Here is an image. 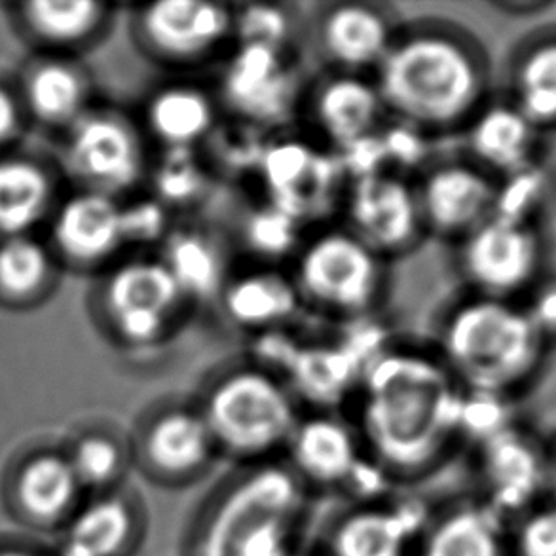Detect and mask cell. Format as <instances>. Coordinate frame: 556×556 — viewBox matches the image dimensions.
Masks as SVG:
<instances>
[{
	"label": "cell",
	"instance_id": "cell-7",
	"mask_svg": "<svg viewBox=\"0 0 556 556\" xmlns=\"http://www.w3.org/2000/svg\"><path fill=\"white\" fill-rule=\"evenodd\" d=\"M281 459L308 492H342L354 504L382 500L395 486L337 413H302Z\"/></svg>",
	"mask_w": 556,
	"mask_h": 556
},
{
	"label": "cell",
	"instance_id": "cell-47",
	"mask_svg": "<svg viewBox=\"0 0 556 556\" xmlns=\"http://www.w3.org/2000/svg\"><path fill=\"white\" fill-rule=\"evenodd\" d=\"M286 556H321V555H308V553H302V551H289Z\"/></svg>",
	"mask_w": 556,
	"mask_h": 556
},
{
	"label": "cell",
	"instance_id": "cell-44",
	"mask_svg": "<svg viewBox=\"0 0 556 556\" xmlns=\"http://www.w3.org/2000/svg\"><path fill=\"white\" fill-rule=\"evenodd\" d=\"M17 126V106L7 91L0 90V141L14 134Z\"/></svg>",
	"mask_w": 556,
	"mask_h": 556
},
{
	"label": "cell",
	"instance_id": "cell-6",
	"mask_svg": "<svg viewBox=\"0 0 556 556\" xmlns=\"http://www.w3.org/2000/svg\"><path fill=\"white\" fill-rule=\"evenodd\" d=\"M291 279L302 304L329 316L355 319L380 301L386 268L382 256L340 226L317 230L302 241L294 253Z\"/></svg>",
	"mask_w": 556,
	"mask_h": 556
},
{
	"label": "cell",
	"instance_id": "cell-16",
	"mask_svg": "<svg viewBox=\"0 0 556 556\" xmlns=\"http://www.w3.org/2000/svg\"><path fill=\"white\" fill-rule=\"evenodd\" d=\"M433 507L418 497L352 504L324 534L321 556H414Z\"/></svg>",
	"mask_w": 556,
	"mask_h": 556
},
{
	"label": "cell",
	"instance_id": "cell-37",
	"mask_svg": "<svg viewBox=\"0 0 556 556\" xmlns=\"http://www.w3.org/2000/svg\"><path fill=\"white\" fill-rule=\"evenodd\" d=\"M294 15L279 4H243L233 8V45H263L291 50Z\"/></svg>",
	"mask_w": 556,
	"mask_h": 556
},
{
	"label": "cell",
	"instance_id": "cell-27",
	"mask_svg": "<svg viewBox=\"0 0 556 556\" xmlns=\"http://www.w3.org/2000/svg\"><path fill=\"white\" fill-rule=\"evenodd\" d=\"M53 238L76 263H103L126 245L122 203L90 190L73 195L55 217Z\"/></svg>",
	"mask_w": 556,
	"mask_h": 556
},
{
	"label": "cell",
	"instance_id": "cell-28",
	"mask_svg": "<svg viewBox=\"0 0 556 556\" xmlns=\"http://www.w3.org/2000/svg\"><path fill=\"white\" fill-rule=\"evenodd\" d=\"M352 348H306L291 352L287 386L299 403L317 413H337L348 399H355L367 363Z\"/></svg>",
	"mask_w": 556,
	"mask_h": 556
},
{
	"label": "cell",
	"instance_id": "cell-31",
	"mask_svg": "<svg viewBox=\"0 0 556 556\" xmlns=\"http://www.w3.org/2000/svg\"><path fill=\"white\" fill-rule=\"evenodd\" d=\"M50 200L45 172L29 162H0V233L25 232L42 217Z\"/></svg>",
	"mask_w": 556,
	"mask_h": 556
},
{
	"label": "cell",
	"instance_id": "cell-17",
	"mask_svg": "<svg viewBox=\"0 0 556 556\" xmlns=\"http://www.w3.org/2000/svg\"><path fill=\"white\" fill-rule=\"evenodd\" d=\"M342 160L299 137H281L263 147L258 172L268 203L299 225L327 210L340 182Z\"/></svg>",
	"mask_w": 556,
	"mask_h": 556
},
{
	"label": "cell",
	"instance_id": "cell-35",
	"mask_svg": "<svg viewBox=\"0 0 556 556\" xmlns=\"http://www.w3.org/2000/svg\"><path fill=\"white\" fill-rule=\"evenodd\" d=\"M27 98L37 116L60 124L78 118L86 98V86L83 76L73 68L50 63L37 68L30 76Z\"/></svg>",
	"mask_w": 556,
	"mask_h": 556
},
{
	"label": "cell",
	"instance_id": "cell-42",
	"mask_svg": "<svg viewBox=\"0 0 556 556\" xmlns=\"http://www.w3.org/2000/svg\"><path fill=\"white\" fill-rule=\"evenodd\" d=\"M551 352H556V270H547L520 301Z\"/></svg>",
	"mask_w": 556,
	"mask_h": 556
},
{
	"label": "cell",
	"instance_id": "cell-32",
	"mask_svg": "<svg viewBox=\"0 0 556 556\" xmlns=\"http://www.w3.org/2000/svg\"><path fill=\"white\" fill-rule=\"evenodd\" d=\"M25 17L38 37L55 45H75L98 33L106 8L88 0H38L27 4Z\"/></svg>",
	"mask_w": 556,
	"mask_h": 556
},
{
	"label": "cell",
	"instance_id": "cell-29",
	"mask_svg": "<svg viewBox=\"0 0 556 556\" xmlns=\"http://www.w3.org/2000/svg\"><path fill=\"white\" fill-rule=\"evenodd\" d=\"M172 271L188 304L217 299L225 287V258L217 241L195 228L167 233L159 255Z\"/></svg>",
	"mask_w": 556,
	"mask_h": 556
},
{
	"label": "cell",
	"instance_id": "cell-22",
	"mask_svg": "<svg viewBox=\"0 0 556 556\" xmlns=\"http://www.w3.org/2000/svg\"><path fill=\"white\" fill-rule=\"evenodd\" d=\"M147 513L136 494H98L73 513L60 556H129L143 540Z\"/></svg>",
	"mask_w": 556,
	"mask_h": 556
},
{
	"label": "cell",
	"instance_id": "cell-46",
	"mask_svg": "<svg viewBox=\"0 0 556 556\" xmlns=\"http://www.w3.org/2000/svg\"><path fill=\"white\" fill-rule=\"evenodd\" d=\"M0 556H37L29 553V551L23 549H2L0 551Z\"/></svg>",
	"mask_w": 556,
	"mask_h": 556
},
{
	"label": "cell",
	"instance_id": "cell-1",
	"mask_svg": "<svg viewBox=\"0 0 556 556\" xmlns=\"http://www.w3.org/2000/svg\"><path fill=\"white\" fill-rule=\"evenodd\" d=\"M464 399L437 352L383 348L365 365L352 424L388 479L413 484L435 475L464 444Z\"/></svg>",
	"mask_w": 556,
	"mask_h": 556
},
{
	"label": "cell",
	"instance_id": "cell-24",
	"mask_svg": "<svg viewBox=\"0 0 556 556\" xmlns=\"http://www.w3.org/2000/svg\"><path fill=\"white\" fill-rule=\"evenodd\" d=\"M505 98L545 136L556 131V22L540 25L513 46L505 63Z\"/></svg>",
	"mask_w": 556,
	"mask_h": 556
},
{
	"label": "cell",
	"instance_id": "cell-14",
	"mask_svg": "<svg viewBox=\"0 0 556 556\" xmlns=\"http://www.w3.org/2000/svg\"><path fill=\"white\" fill-rule=\"evenodd\" d=\"M342 210L344 228L383 261L413 249L426 232L416 185L395 172L355 177L342 198Z\"/></svg>",
	"mask_w": 556,
	"mask_h": 556
},
{
	"label": "cell",
	"instance_id": "cell-3",
	"mask_svg": "<svg viewBox=\"0 0 556 556\" xmlns=\"http://www.w3.org/2000/svg\"><path fill=\"white\" fill-rule=\"evenodd\" d=\"M308 496L283 459L240 466L203 500L185 556H286Z\"/></svg>",
	"mask_w": 556,
	"mask_h": 556
},
{
	"label": "cell",
	"instance_id": "cell-8",
	"mask_svg": "<svg viewBox=\"0 0 556 556\" xmlns=\"http://www.w3.org/2000/svg\"><path fill=\"white\" fill-rule=\"evenodd\" d=\"M458 243L459 274L473 294L520 302L549 270L542 226L492 215Z\"/></svg>",
	"mask_w": 556,
	"mask_h": 556
},
{
	"label": "cell",
	"instance_id": "cell-11",
	"mask_svg": "<svg viewBox=\"0 0 556 556\" xmlns=\"http://www.w3.org/2000/svg\"><path fill=\"white\" fill-rule=\"evenodd\" d=\"M109 324L129 348L160 346L187 306L181 289L160 256L118 264L103 289Z\"/></svg>",
	"mask_w": 556,
	"mask_h": 556
},
{
	"label": "cell",
	"instance_id": "cell-39",
	"mask_svg": "<svg viewBox=\"0 0 556 556\" xmlns=\"http://www.w3.org/2000/svg\"><path fill=\"white\" fill-rule=\"evenodd\" d=\"M205 172L194 151H164L154 174V198L166 205L192 202L203 190Z\"/></svg>",
	"mask_w": 556,
	"mask_h": 556
},
{
	"label": "cell",
	"instance_id": "cell-5",
	"mask_svg": "<svg viewBox=\"0 0 556 556\" xmlns=\"http://www.w3.org/2000/svg\"><path fill=\"white\" fill-rule=\"evenodd\" d=\"M218 458L236 466L281 459L301 420L283 376L261 363H236L211 375L194 399Z\"/></svg>",
	"mask_w": 556,
	"mask_h": 556
},
{
	"label": "cell",
	"instance_id": "cell-18",
	"mask_svg": "<svg viewBox=\"0 0 556 556\" xmlns=\"http://www.w3.org/2000/svg\"><path fill=\"white\" fill-rule=\"evenodd\" d=\"M496 177L469 159L446 160L429 167L416 194L424 230L462 241L496 211Z\"/></svg>",
	"mask_w": 556,
	"mask_h": 556
},
{
	"label": "cell",
	"instance_id": "cell-36",
	"mask_svg": "<svg viewBox=\"0 0 556 556\" xmlns=\"http://www.w3.org/2000/svg\"><path fill=\"white\" fill-rule=\"evenodd\" d=\"M299 223L283 211L266 203L251 211L243 225V241L263 261H278L281 256L294 255L301 248Z\"/></svg>",
	"mask_w": 556,
	"mask_h": 556
},
{
	"label": "cell",
	"instance_id": "cell-15",
	"mask_svg": "<svg viewBox=\"0 0 556 556\" xmlns=\"http://www.w3.org/2000/svg\"><path fill=\"white\" fill-rule=\"evenodd\" d=\"M67 164L90 192L116 198L143 181V136L121 114H86L68 137Z\"/></svg>",
	"mask_w": 556,
	"mask_h": 556
},
{
	"label": "cell",
	"instance_id": "cell-2",
	"mask_svg": "<svg viewBox=\"0 0 556 556\" xmlns=\"http://www.w3.org/2000/svg\"><path fill=\"white\" fill-rule=\"evenodd\" d=\"M372 80L386 114L426 134L466 129L492 98V67L481 40L443 20L399 27Z\"/></svg>",
	"mask_w": 556,
	"mask_h": 556
},
{
	"label": "cell",
	"instance_id": "cell-10",
	"mask_svg": "<svg viewBox=\"0 0 556 556\" xmlns=\"http://www.w3.org/2000/svg\"><path fill=\"white\" fill-rule=\"evenodd\" d=\"M471 448V496L507 527L547 500V441L534 428L515 420Z\"/></svg>",
	"mask_w": 556,
	"mask_h": 556
},
{
	"label": "cell",
	"instance_id": "cell-41",
	"mask_svg": "<svg viewBox=\"0 0 556 556\" xmlns=\"http://www.w3.org/2000/svg\"><path fill=\"white\" fill-rule=\"evenodd\" d=\"M122 230L126 245H151L164 243L174 228L169 225L166 205L154 195H149L122 205Z\"/></svg>",
	"mask_w": 556,
	"mask_h": 556
},
{
	"label": "cell",
	"instance_id": "cell-12",
	"mask_svg": "<svg viewBox=\"0 0 556 556\" xmlns=\"http://www.w3.org/2000/svg\"><path fill=\"white\" fill-rule=\"evenodd\" d=\"M134 466L164 489H185L210 473L217 446L194 401H167L144 416L131 443Z\"/></svg>",
	"mask_w": 556,
	"mask_h": 556
},
{
	"label": "cell",
	"instance_id": "cell-43",
	"mask_svg": "<svg viewBox=\"0 0 556 556\" xmlns=\"http://www.w3.org/2000/svg\"><path fill=\"white\" fill-rule=\"evenodd\" d=\"M492 7L511 17H534L555 7L551 0H502Z\"/></svg>",
	"mask_w": 556,
	"mask_h": 556
},
{
	"label": "cell",
	"instance_id": "cell-21",
	"mask_svg": "<svg viewBox=\"0 0 556 556\" xmlns=\"http://www.w3.org/2000/svg\"><path fill=\"white\" fill-rule=\"evenodd\" d=\"M306 101L317 134L339 154L375 137L386 116L369 75L332 71L306 91Z\"/></svg>",
	"mask_w": 556,
	"mask_h": 556
},
{
	"label": "cell",
	"instance_id": "cell-26",
	"mask_svg": "<svg viewBox=\"0 0 556 556\" xmlns=\"http://www.w3.org/2000/svg\"><path fill=\"white\" fill-rule=\"evenodd\" d=\"M218 304L238 329L266 334L293 319L302 301L291 276L261 266L228 276Z\"/></svg>",
	"mask_w": 556,
	"mask_h": 556
},
{
	"label": "cell",
	"instance_id": "cell-23",
	"mask_svg": "<svg viewBox=\"0 0 556 556\" xmlns=\"http://www.w3.org/2000/svg\"><path fill=\"white\" fill-rule=\"evenodd\" d=\"M414 556H511L509 527L477 497L462 496L433 509Z\"/></svg>",
	"mask_w": 556,
	"mask_h": 556
},
{
	"label": "cell",
	"instance_id": "cell-40",
	"mask_svg": "<svg viewBox=\"0 0 556 556\" xmlns=\"http://www.w3.org/2000/svg\"><path fill=\"white\" fill-rule=\"evenodd\" d=\"M511 556H556V504L549 497L509 525Z\"/></svg>",
	"mask_w": 556,
	"mask_h": 556
},
{
	"label": "cell",
	"instance_id": "cell-4",
	"mask_svg": "<svg viewBox=\"0 0 556 556\" xmlns=\"http://www.w3.org/2000/svg\"><path fill=\"white\" fill-rule=\"evenodd\" d=\"M435 352L464 390L509 401L534 388L553 354L520 302L473 293L446 312Z\"/></svg>",
	"mask_w": 556,
	"mask_h": 556
},
{
	"label": "cell",
	"instance_id": "cell-25",
	"mask_svg": "<svg viewBox=\"0 0 556 556\" xmlns=\"http://www.w3.org/2000/svg\"><path fill=\"white\" fill-rule=\"evenodd\" d=\"M218 111L215 93L202 86L164 84L144 101V131L162 151H195L217 129Z\"/></svg>",
	"mask_w": 556,
	"mask_h": 556
},
{
	"label": "cell",
	"instance_id": "cell-45",
	"mask_svg": "<svg viewBox=\"0 0 556 556\" xmlns=\"http://www.w3.org/2000/svg\"><path fill=\"white\" fill-rule=\"evenodd\" d=\"M547 441V497L556 504V431Z\"/></svg>",
	"mask_w": 556,
	"mask_h": 556
},
{
	"label": "cell",
	"instance_id": "cell-33",
	"mask_svg": "<svg viewBox=\"0 0 556 556\" xmlns=\"http://www.w3.org/2000/svg\"><path fill=\"white\" fill-rule=\"evenodd\" d=\"M68 462L83 489L105 494L121 484L134 456L131 446L111 433H88L75 444Z\"/></svg>",
	"mask_w": 556,
	"mask_h": 556
},
{
	"label": "cell",
	"instance_id": "cell-20",
	"mask_svg": "<svg viewBox=\"0 0 556 556\" xmlns=\"http://www.w3.org/2000/svg\"><path fill=\"white\" fill-rule=\"evenodd\" d=\"M464 131L466 159L497 181L545 162V134L505 96L490 98Z\"/></svg>",
	"mask_w": 556,
	"mask_h": 556
},
{
	"label": "cell",
	"instance_id": "cell-34",
	"mask_svg": "<svg viewBox=\"0 0 556 556\" xmlns=\"http://www.w3.org/2000/svg\"><path fill=\"white\" fill-rule=\"evenodd\" d=\"M555 175L542 164L500 181L494 215L527 225L542 226L555 203Z\"/></svg>",
	"mask_w": 556,
	"mask_h": 556
},
{
	"label": "cell",
	"instance_id": "cell-9",
	"mask_svg": "<svg viewBox=\"0 0 556 556\" xmlns=\"http://www.w3.org/2000/svg\"><path fill=\"white\" fill-rule=\"evenodd\" d=\"M215 98L236 122L253 129H279L293 121L306 91L291 50L233 45L220 68Z\"/></svg>",
	"mask_w": 556,
	"mask_h": 556
},
{
	"label": "cell",
	"instance_id": "cell-19",
	"mask_svg": "<svg viewBox=\"0 0 556 556\" xmlns=\"http://www.w3.org/2000/svg\"><path fill=\"white\" fill-rule=\"evenodd\" d=\"M397 30L386 8L370 2H334L317 14L314 38L332 71L369 75L390 50Z\"/></svg>",
	"mask_w": 556,
	"mask_h": 556
},
{
	"label": "cell",
	"instance_id": "cell-13",
	"mask_svg": "<svg viewBox=\"0 0 556 556\" xmlns=\"http://www.w3.org/2000/svg\"><path fill=\"white\" fill-rule=\"evenodd\" d=\"M134 30L143 52L169 68L198 67L233 40V7L207 0H159L137 8Z\"/></svg>",
	"mask_w": 556,
	"mask_h": 556
},
{
	"label": "cell",
	"instance_id": "cell-30",
	"mask_svg": "<svg viewBox=\"0 0 556 556\" xmlns=\"http://www.w3.org/2000/svg\"><path fill=\"white\" fill-rule=\"evenodd\" d=\"M80 490L71 462L60 454H38L30 458L15 482L23 511L37 520L63 519L75 511Z\"/></svg>",
	"mask_w": 556,
	"mask_h": 556
},
{
	"label": "cell",
	"instance_id": "cell-38",
	"mask_svg": "<svg viewBox=\"0 0 556 556\" xmlns=\"http://www.w3.org/2000/svg\"><path fill=\"white\" fill-rule=\"evenodd\" d=\"M48 276V255L37 241L14 236L0 245V287L10 294H29Z\"/></svg>",
	"mask_w": 556,
	"mask_h": 556
}]
</instances>
